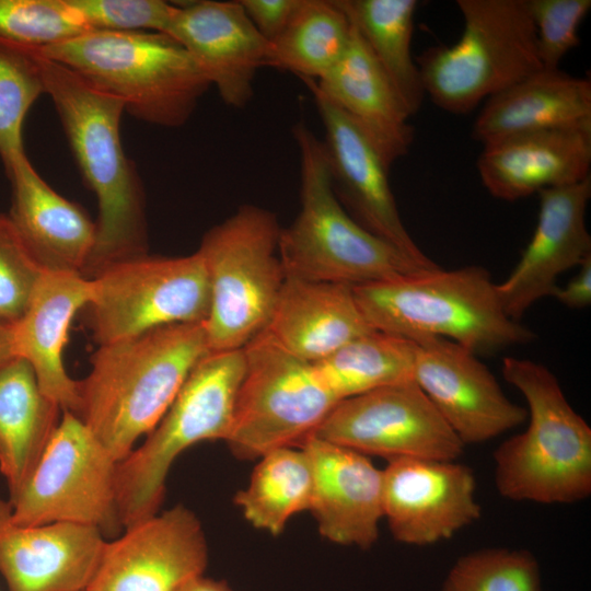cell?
Wrapping results in <instances>:
<instances>
[{
    "label": "cell",
    "instance_id": "6da1fadb",
    "mask_svg": "<svg viewBox=\"0 0 591 591\" xmlns=\"http://www.w3.org/2000/svg\"><path fill=\"white\" fill-rule=\"evenodd\" d=\"M39 65L45 93L55 106L83 181L97 200L96 240L83 271L91 278L111 263L148 254L144 187L123 147V104L40 54Z\"/></svg>",
    "mask_w": 591,
    "mask_h": 591
},
{
    "label": "cell",
    "instance_id": "7a4b0ae2",
    "mask_svg": "<svg viewBox=\"0 0 591 591\" xmlns=\"http://www.w3.org/2000/svg\"><path fill=\"white\" fill-rule=\"evenodd\" d=\"M208 351L205 322L167 325L99 346L88 375L78 381L74 415L120 462L157 426Z\"/></svg>",
    "mask_w": 591,
    "mask_h": 591
},
{
    "label": "cell",
    "instance_id": "3957f363",
    "mask_svg": "<svg viewBox=\"0 0 591 591\" xmlns=\"http://www.w3.org/2000/svg\"><path fill=\"white\" fill-rule=\"evenodd\" d=\"M369 325L413 341L439 337L476 354L526 344L534 333L510 318L497 283L478 266L439 267L352 287Z\"/></svg>",
    "mask_w": 591,
    "mask_h": 591
},
{
    "label": "cell",
    "instance_id": "277c9868",
    "mask_svg": "<svg viewBox=\"0 0 591 591\" xmlns=\"http://www.w3.org/2000/svg\"><path fill=\"white\" fill-rule=\"evenodd\" d=\"M38 53L118 100L134 118L184 126L211 86L186 49L159 32L90 30Z\"/></svg>",
    "mask_w": 591,
    "mask_h": 591
},
{
    "label": "cell",
    "instance_id": "5b68a950",
    "mask_svg": "<svg viewBox=\"0 0 591 591\" xmlns=\"http://www.w3.org/2000/svg\"><path fill=\"white\" fill-rule=\"evenodd\" d=\"M505 380L528 404V428L494 452L498 493L513 501L575 503L591 495V428L543 364L502 360Z\"/></svg>",
    "mask_w": 591,
    "mask_h": 591
},
{
    "label": "cell",
    "instance_id": "8992f818",
    "mask_svg": "<svg viewBox=\"0 0 591 591\" xmlns=\"http://www.w3.org/2000/svg\"><path fill=\"white\" fill-rule=\"evenodd\" d=\"M292 136L300 153L301 208L279 236L286 277L356 287L428 270L346 211L333 187L323 141L304 123L293 126Z\"/></svg>",
    "mask_w": 591,
    "mask_h": 591
},
{
    "label": "cell",
    "instance_id": "52a82bcc",
    "mask_svg": "<svg viewBox=\"0 0 591 591\" xmlns=\"http://www.w3.org/2000/svg\"><path fill=\"white\" fill-rule=\"evenodd\" d=\"M245 371L242 349L208 351L194 366L170 407L117 467V503L124 529L159 512L169 471L186 449L227 440Z\"/></svg>",
    "mask_w": 591,
    "mask_h": 591
},
{
    "label": "cell",
    "instance_id": "ba28073f",
    "mask_svg": "<svg viewBox=\"0 0 591 591\" xmlns=\"http://www.w3.org/2000/svg\"><path fill=\"white\" fill-rule=\"evenodd\" d=\"M464 26L451 46L416 57L425 94L466 114L483 100L542 69L529 0H457Z\"/></svg>",
    "mask_w": 591,
    "mask_h": 591
},
{
    "label": "cell",
    "instance_id": "9c48e42d",
    "mask_svg": "<svg viewBox=\"0 0 591 591\" xmlns=\"http://www.w3.org/2000/svg\"><path fill=\"white\" fill-rule=\"evenodd\" d=\"M281 229L270 210L242 205L205 233L197 252L210 288L209 351L242 349L265 329L286 280Z\"/></svg>",
    "mask_w": 591,
    "mask_h": 591
},
{
    "label": "cell",
    "instance_id": "30bf717a",
    "mask_svg": "<svg viewBox=\"0 0 591 591\" xmlns=\"http://www.w3.org/2000/svg\"><path fill=\"white\" fill-rule=\"evenodd\" d=\"M245 371L225 440L240 460L300 447L337 405L313 363L283 349L265 329L244 347Z\"/></svg>",
    "mask_w": 591,
    "mask_h": 591
},
{
    "label": "cell",
    "instance_id": "8fae6325",
    "mask_svg": "<svg viewBox=\"0 0 591 591\" xmlns=\"http://www.w3.org/2000/svg\"><path fill=\"white\" fill-rule=\"evenodd\" d=\"M92 279L81 310L99 346L183 323H204L210 305L208 274L200 254H149L111 263Z\"/></svg>",
    "mask_w": 591,
    "mask_h": 591
},
{
    "label": "cell",
    "instance_id": "7c38bea8",
    "mask_svg": "<svg viewBox=\"0 0 591 591\" xmlns=\"http://www.w3.org/2000/svg\"><path fill=\"white\" fill-rule=\"evenodd\" d=\"M118 463L86 425L63 410L33 473L10 501L21 525L77 523L118 536Z\"/></svg>",
    "mask_w": 591,
    "mask_h": 591
},
{
    "label": "cell",
    "instance_id": "4fadbf2b",
    "mask_svg": "<svg viewBox=\"0 0 591 591\" xmlns=\"http://www.w3.org/2000/svg\"><path fill=\"white\" fill-rule=\"evenodd\" d=\"M389 461H456L464 444L414 382L341 399L313 434Z\"/></svg>",
    "mask_w": 591,
    "mask_h": 591
},
{
    "label": "cell",
    "instance_id": "5bb4252c",
    "mask_svg": "<svg viewBox=\"0 0 591 591\" xmlns=\"http://www.w3.org/2000/svg\"><path fill=\"white\" fill-rule=\"evenodd\" d=\"M301 81L309 89L324 126L323 144L339 201L359 224L397 247L420 268H437L406 230L390 186L391 169L374 143L344 111L321 93L314 80Z\"/></svg>",
    "mask_w": 591,
    "mask_h": 591
},
{
    "label": "cell",
    "instance_id": "9a60e30c",
    "mask_svg": "<svg viewBox=\"0 0 591 591\" xmlns=\"http://www.w3.org/2000/svg\"><path fill=\"white\" fill-rule=\"evenodd\" d=\"M207 564L201 523L177 505L107 541L85 591H176L204 575Z\"/></svg>",
    "mask_w": 591,
    "mask_h": 591
},
{
    "label": "cell",
    "instance_id": "2e32d148",
    "mask_svg": "<svg viewBox=\"0 0 591 591\" xmlns=\"http://www.w3.org/2000/svg\"><path fill=\"white\" fill-rule=\"evenodd\" d=\"M416 344L414 382L464 445L489 441L525 421L528 409L505 395L474 352L439 337Z\"/></svg>",
    "mask_w": 591,
    "mask_h": 591
},
{
    "label": "cell",
    "instance_id": "e0dca14e",
    "mask_svg": "<svg viewBox=\"0 0 591 591\" xmlns=\"http://www.w3.org/2000/svg\"><path fill=\"white\" fill-rule=\"evenodd\" d=\"M383 472L382 506L392 536L427 546L482 517L474 471L456 461L398 459Z\"/></svg>",
    "mask_w": 591,
    "mask_h": 591
},
{
    "label": "cell",
    "instance_id": "ac0fdd59",
    "mask_svg": "<svg viewBox=\"0 0 591 591\" xmlns=\"http://www.w3.org/2000/svg\"><path fill=\"white\" fill-rule=\"evenodd\" d=\"M166 34L186 49L225 105L242 109L251 102L257 71L269 67L270 43L239 1L176 4Z\"/></svg>",
    "mask_w": 591,
    "mask_h": 591
},
{
    "label": "cell",
    "instance_id": "d6986e66",
    "mask_svg": "<svg viewBox=\"0 0 591 591\" xmlns=\"http://www.w3.org/2000/svg\"><path fill=\"white\" fill-rule=\"evenodd\" d=\"M540 211L534 233L522 256L497 292L506 314L518 321L542 298L554 294L557 278L591 255L586 212L591 176L538 193Z\"/></svg>",
    "mask_w": 591,
    "mask_h": 591
},
{
    "label": "cell",
    "instance_id": "ffe728a7",
    "mask_svg": "<svg viewBox=\"0 0 591 591\" xmlns=\"http://www.w3.org/2000/svg\"><path fill=\"white\" fill-rule=\"evenodd\" d=\"M0 498V573L8 591H85L106 540L90 525L55 522L21 525Z\"/></svg>",
    "mask_w": 591,
    "mask_h": 591
},
{
    "label": "cell",
    "instance_id": "44dd1931",
    "mask_svg": "<svg viewBox=\"0 0 591 591\" xmlns=\"http://www.w3.org/2000/svg\"><path fill=\"white\" fill-rule=\"evenodd\" d=\"M311 461L313 493L309 511L327 541L361 549L379 538L383 518V472L370 457L309 437L301 445Z\"/></svg>",
    "mask_w": 591,
    "mask_h": 591
},
{
    "label": "cell",
    "instance_id": "7402d4cb",
    "mask_svg": "<svg viewBox=\"0 0 591 591\" xmlns=\"http://www.w3.org/2000/svg\"><path fill=\"white\" fill-rule=\"evenodd\" d=\"M591 125L514 135L484 146L477 171L488 193L514 201L590 176Z\"/></svg>",
    "mask_w": 591,
    "mask_h": 591
},
{
    "label": "cell",
    "instance_id": "603a6c76",
    "mask_svg": "<svg viewBox=\"0 0 591 591\" xmlns=\"http://www.w3.org/2000/svg\"><path fill=\"white\" fill-rule=\"evenodd\" d=\"M5 174L11 184L9 218L45 270L83 271L96 240V223L78 204L58 194L26 154Z\"/></svg>",
    "mask_w": 591,
    "mask_h": 591
},
{
    "label": "cell",
    "instance_id": "cb8c5ba5",
    "mask_svg": "<svg viewBox=\"0 0 591 591\" xmlns=\"http://www.w3.org/2000/svg\"><path fill=\"white\" fill-rule=\"evenodd\" d=\"M92 289V279L80 274L45 270L12 326L15 356L32 367L42 391L62 410L73 414L78 381L67 373L63 348L70 324L91 299Z\"/></svg>",
    "mask_w": 591,
    "mask_h": 591
},
{
    "label": "cell",
    "instance_id": "d4e9b609",
    "mask_svg": "<svg viewBox=\"0 0 591 591\" xmlns=\"http://www.w3.org/2000/svg\"><path fill=\"white\" fill-rule=\"evenodd\" d=\"M314 82L367 134L390 169L407 154L414 141L412 115L354 26L339 61Z\"/></svg>",
    "mask_w": 591,
    "mask_h": 591
},
{
    "label": "cell",
    "instance_id": "484cf974",
    "mask_svg": "<svg viewBox=\"0 0 591 591\" xmlns=\"http://www.w3.org/2000/svg\"><path fill=\"white\" fill-rule=\"evenodd\" d=\"M265 331L291 355L314 363L374 329L352 287L286 277Z\"/></svg>",
    "mask_w": 591,
    "mask_h": 591
},
{
    "label": "cell",
    "instance_id": "4316f807",
    "mask_svg": "<svg viewBox=\"0 0 591 591\" xmlns=\"http://www.w3.org/2000/svg\"><path fill=\"white\" fill-rule=\"evenodd\" d=\"M590 125V80L542 68L487 99L472 138L486 146L514 135Z\"/></svg>",
    "mask_w": 591,
    "mask_h": 591
},
{
    "label": "cell",
    "instance_id": "83f0119b",
    "mask_svg": "<svg viewBox=\"0 0 591 591\" xmlns=\"http://www.w3.org/2000/svg\"><path fill=\"white\" fill-rule=\"evenodd\" d=\"M62 412L42 391L24 359L14 357L0 368V472L8 484L9 501L33 473Z\"/></svg>",
    "mask_w": 591,
    "mask_h": 591
},
{
    "label": "cell",
    "instance_id": "f1b7e54d",
    "mask_svg": "<svg viewBox=\"0 0 591 591\" xmlns=\"http://www.w3.org/2000/svg\"><path fill=\"white\" fill-rule=\"evenodd\" d=\"M384 71L410 115L425 90L412 55L416 0H336Z\"/></svg>",
    "mask_w": 591,
    "mask_h": 591
},
{
    "label": "cell",
    "instance_id": "f546056e",
    "mask_svg": "<svg viewBox=\"0 0 591 591\" xmlns=\"http://www.w3.org/2000/svg\"><path fill=\"white\" fill-rule=\"evenodd\" d=\"M255 466L234 503L256 529L279 535L297 513L309 510L313 493V471L302 448L273 450Z\"/></svg>",
    "mask_w": 591,
    "mask_h": 591
},
{
    "label": "cell",
    "instance_id": "4dcf8cb0",
    "mask_svg": "<svg viewBox=\"0 0 591 591\" xmlns=\"http://www.w3.org/2000/svg\"><path fill=\"white\" fill-rule=\"evenodd\" d=\"M351 33V22L336 0H300L270 43L269 67L317 81L339 61Z\"/></svg>",
    "mask_w": 591,
    "mask_h": 591
},
{
    "label": "cell",
    "instance_id": "1f68e13d",
    "mask_svg": "<svg viewBox=\"0 0 591 591\" xmlns=\"http://www.w3.org/2000/svg\"><path fill=\"white\" fill-rule=\"evenodd\" d=\"M417 344L371 331L313 363L339 401L414 381Z\"/></svg>",
    "mask_w": 591,
    "mask_h": 591
},
{
    "label": "cell",
    "instance_id": "d6a6232c",
    "mask_svg": "<svg viewBox=\"0 0 591 591\" xmlns=\"http://www.w3.org/2000/svg\"><path fill=\"white\" fill-rule=\"evenodd\" d=\"M44 93L37 48L0 38V159L4 172L26 154L24 120Z\"/></svg>",
    "mask_w": 591,
    "mask_h": 591
},
{
    "label": "cell",
    "instance_id": "836d02e7",
    "mask_svg": "<svg viewBox=\"0 0 591 591\" xmlns=\"http://www.w3.org/2000/svg\"><path fill=\"white\" fill-rule=\"evenodd\" d=\"M439 591H542L541 569L528 549L480 548L456 559Z\"/></svg>",
    "mask_w": 591,
    "mask_h": 591
},
{
    "label": "cell",
    "instance_id": "e575fe53",
    "mask_svg": "<svg viewBox=\"0 0 591 591\" xmlns=\"http://www.w3.org/2000/svg\"><path fill=\"white\" fill-rule=\"evenodd\" d=\"M69 0H0V38L44 48L90 31Z\"/></svg>",
    "mask_w": 591,
    "mask_h": 591
},
{
    "label": "cell",
    "instance_id": "d590c367",
    "mask_svg": "<svg viewBox=\"0 0 591 591\" xmlns=\"http://www.w3.org/2000/svg\"><path fill=\"white\" fill-rule=\"evenodd\" d=\"M44 271L0 211V322L13 326L20 320Z\"/></svg>",
    "mask_w": 591,
    "mask_h": 591
},
{
    "label": "cell",
    "instance_id": "8d00e7d4",
    "mask_svg": "<svg viewBox=\"0 0 591 591\" xmlns=\"http://www.w3.org/2000/svg\"><path fill=\"white\" fill-rule=\"evenodd\" d=\"M529 7L541 65L545 69H559L567 53L579 45V26L591 9V1L529 0Z\"/></svg>",
    "mask_w": 591,
    "mask_h": 591
},
{
    "label": "cell",
    "instance_id": "74e56055",
    "mask_svg": "<svg viewBox=\"0 0 591 591\" xmlns=\"http://www.w3.org/2000/svg\"><path fill=\"white\" fill-rule=\"evenodd\" d=\"M91 30L167 33L176 3L162 0H69Z\"/></svg>",
    "mask_w": 591,
    "mask_h": 591
},
{
    "label": "cell",
    "instance_id": "f35d334b",
    "mask_svg": "<svg viewBox=\"0 0 591 591\" xmlns=\"http://www.w3.org/2000/svg\"><path fill=\"white\" fill-rule=\"evenodd\" d=\"M246 15L269 43L285 30L300 0H240Z\"/></svg>",
    "mask_w": 591,
    "mask_h": 591
},
{
    "label": "cell",
    "instance_id": "ab89813d",
    "mask_svg": "<svg viewBox=\"0 0 591 591\" xmlns=\"http://www.w3.org/2000/svg\"><path fill=\"white\" fill-rule=\"evenodd\" d=\"M579 267L578 274L553 294L561 304L571 309L586 308L591 303V255Z\"/></svg>",
    "mask_w": 591,
    "mask_h": 591
},
{
    "label": "cell",
    "instance_id": "60d3db41",
    "mask_svg": "<svg viewBox=\"0 0 591 591\" xmlns=\"http://www.w3.org/2000/svg\"><path fill=\"white\" fill-rule=\"evenodd\" d=\"M176 591H232L224 580H215L204 575L184 583Z\"/></svg>",
    "mask_w": 591,
    "mask_h": 591
},
{
    "label": "cell",
    "instance_id": "b9f144b4",
    "mask_svg": "<svg viewBox=\"0 0 591 591\" xmlns=\"http://www.w3.org/2000/svg\"><path fill=\"white\" fill-rule=\"evenodd\" d=\"M14 357L12 326L0 322V368Z\"/></svg>",
    "mask_w": 591,
    "mask_h": 591
}]
</instances>
